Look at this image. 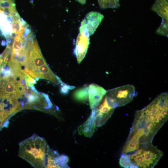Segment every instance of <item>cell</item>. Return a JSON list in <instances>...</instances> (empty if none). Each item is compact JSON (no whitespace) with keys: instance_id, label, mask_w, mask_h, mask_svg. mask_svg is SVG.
<instances>
[{"instance_id":"obj_1","label":"cell","mask_w":168,"mask_h":168,"mask_svg":"<svg viewBox=\"0 0 168 168\" xmlns=\"http://www.w3.org/2000/svg\"><path fill=\"white\" fill-rule=\"evenodd\" d=\"M168 104L157 97L143 109L137 110L126 141L138 146L152 142L168 119Z\"/></svg>"},{"instance_id":"obj_2","label":"cell","mask_w":168,"mask_h":168,"mask_svg":"<svg viewBox=\"0 0 168 168\" xmlns=\"http://www.w3.org/2000/svg\"><path fill=\"white\" fill-rule=\"evenodd\" d=\"M19 156L35 168H47L53 151L42 138L34 134L19 143Z\"/></svg>"},{"instance_id":"obj_3","label":"cell","mask_w":168,"mask_h":168,"mask_svg":"<svg viewBox=\"0 0 168 168\" xmlns=\"http://www.w3.org/2000/svg\"><path fill=\"white\" fill-rule=\"evenodd\" d=\"M129 155L131 163L137 168H152L157 164L163 153L150 142L140 145L137 150Z\"/></svg>"},{"instance_id":"obj_4","label":"cell","mask_w":168,"mask_h":168,"mask_svg":"<svg viewBox=\"0 0 168 168\" xmlns=\"http://www.w3.org/2000/svg\"><path fill=\"white\" fill-rule=\"evenodd\" d=\"M137 95L134 86L127 84L108 90L105 96L109 104L115 108L128 103Z\"/></svg>"},{"instance_id":"obj_5","label":"cell","mask_w":168,"mask_h":168,"mask_svg":"<svg viewBox=\"0 0 168 168\" xmlns=\"http://www.w3.org/2000/svg\"><path fill=\"white\" fill-rule=\"evenodd\" d=\"M104 16L100 12L95 11L87 13L81 22L79 31L85 30L90 35L94 34L102 21Z\"/></svg>"},{"instance_id":"obj_6","label":"cell","mask_w":168,"mask_h":168,"mask_svg":"<svg viewBox=\"0 0 168 168\" xmlns=\"http://www.w3.org/2000/svg\"><path fill=\"white\" fill-rule=\"evenodd\" d=\"M79 31L74 50L78 63L82 60L86 54L89 44L90 36L88 32L85 30Z\"/></svg>"},{"instance_id":"obj_7","label":"cell","mask_w":168,"mask_h":168,"mask_svg":"<svg viewBox=\"0 0 168 168\" xmlns=\"http://www.w3.org/2000/svg\"><path fill=\"white\" fill-rule=\"evenodd\" d=\"M88 88L89 105L92 109L98 106L106 94L107 91L95 84H90Z\"/></svg>"},{"instance_id":"obj_8","label":"cell","mask_w":168,"mask_h":168,"mask_svg":"<svg viewBox=\"0 0 168 168\" xmlns=\"http://www.w3.org/2000/svg\"><path fill=\"white\" fill-rule=\"evenodd\" d=\"M35 79L43 78L56 84H63L64 83L52 71L47 63L40 66L33 72Z\"/></svg>"},{"instance_id":"obj_9","label":"cell","mask_w":168,"mask_h":168,"mask_svg":"<svg viewBox=\"0 0 168 168\" xmlns=\"http://www.w3.org/2000/svg\"><path fill=\"white\" fill-rule=\"evenodd\" d=\"M91 114L86 121L78 128L79 134H83L85 136L90 138L93 134L96 127L95 122V111L91 109Z\"/></svg>"},{"instance_id":"obj_10","label":"cell","mask_w":168,"mask_h":168,"mask_svg":"<svg viewBox=\"0 0 168 168\" xmlns=\"http://www.w3.org/2000/svg\"><path fill=\"white\" fill-rule=\"evenodd\" d=\"M168 0H155L151 9L162 19L161 24L168 26Z\"/></svg>"},{"instance_id":"obj_11","label":"cell","mask_w":168,"mask_h":168,"mask_svg":"<svg viewBox=\"0 0 168 168\" xmlns=\"http://www.w3.org/2000/svg\"><path fill=\"white\" fill-rule=\"evenodd\" d=\"M16 11L14 0H0V15L4 14L12 16Z\"/></svg>"},{"instance_id":"obj_12","label":"cell","mask_w":168,"mask_h":168,"mask_svg":"<svg viewBox=\"0 0 168 168\" xmlns=\"http://www.w3.org/2000/svg\"><path fill=\"white\" fill-rule=\"evenodd\" d=\"M73 97L76 100L85 102L88 99V88L84 87L76 90L73 93Z\"/></svg>"},{"instance_id":"obj_13","label":"cell","mask_w":168,"mask_h":168,"mask_svg":"<svg viewBox=\"0 0 168 168\" xmlns=\"http://www.w3.org/2000/svg\"><path fill=\"white\" fill-rule=\"evenodd\" d=\"M99 4L103 8H115L120 6L119 0H98Z\"/></svg>"},{"instance_id":"obj_14","label":"cell","mask_w":168,"mask_h":168,"mask_svg":"<svg viewBox=\"0 0 168 168\" xmlns=\"http://www.w3.org/2000/svg\"><path fill=\"white\" fill-rule=\"evenodd\" d=\"M131 162L129 154H122L119 159V164L124 168H129Z\"/></svg>"},{"instance_id":"obj_15","label":"cell","mask_w":168,"mask_h":168,"mask_svg":"<svg viewBox=\"0 0 168 168\" xmlns=\"http://www.w3.org/2000/svg\"><path fill=\"white\" fill-rule=\"evenodd\" d=\"M74 86H70L64 83L61 85L60 91L62 94H67L70 90L74 89Z\"/></svg>"},{"instance_id":"obj_16","label":"cell","mask_w":168,"mask_h":168,"mask_svg":"<svg viewBox=\"0 0 168 168\" xmlns=\"http://www.w3.org/2000/svg\"><path fill=\"white\" fill-rule=\"evenodd\" d=\"M21 21H19H19L17 20L14 21L12 25V28L14 30V32L16 33L21 30V25L22 23Z\"/></svg>"},{"instance_id":"obj_17","label":"cell","mask_w":168,"mask_h":168,"mask_svg":"<svg viewBox=\"0 0 168 168\" xmlns=\"http://www.w3.org/2000/svg\"><path fill=\"white\" fill-rule=\"evenodd\" d=\"M82 4H84L86 3V0H76Z\"/></svg>"},{"instance_id":"obj_18","label":"cell","mask_w":168,"mask_h":168,"mask_svg":"<svg viewBox=\"0 0 168 168\" xmlns=\"http://www.w3.org/2000/svg\"><path fill=\"white\" fill-rule=\"evenodd\" d=\"M4 120L2 119H0V127H1V126L3 124Z\"/></svg>"}]
</instances>
